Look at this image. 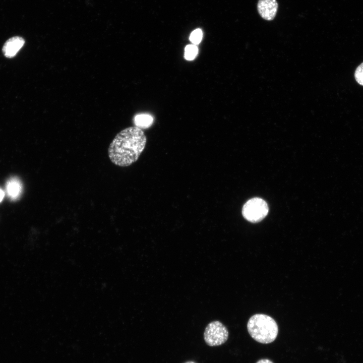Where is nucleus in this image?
Returning <instances> with one entry per match:
<instances>
[{"instance_id": "f8f14e48", "label": "nucleus", "mask_w": 363, "mask_h": 363, "mask_svg": "<svg viewBox=\"0 0 363 363\" xmlns=\"http://www.w3.org/2000/svg\"><path fill=\"white\" fill-rule=\"evenodd\" d=\"M256 363H273L271 360L268 359H261L258 360Z\"/></svg>"}, {"instance_id": "0eeeda50", "label": "nucleus", "mask_w": 363, "mask_h": 363, "mask_svg": "<svg viewBox=\"0 0 363 363\" xmlns=\"http://www.w3.org/2000/svg\"><path fill=\"white\" fill-rule=\"evenodd\" d=\"M8 196L12 200H16L20 197L22 191V185L20 179L12 177L6 184Z\"/></svg>"}, {"instance_id": "9b49d317", "label": "nucleus", "mask_w": 363, "mask_h": 363, "mask_svg": "<svg viewBox=\"0 0 363 363\" xmlns=\"http://www.w3.org/2000/svg\"><path fill=\"white\" fill-rule=\"evenodd\" d=\"M354 77L356 82L363 86V63L359 65L354 73Z\"/></svg>"}, {"instance_id": "39448f33", "label": "nucleus", "mask_w": 363, "mask_h": 363, "mask_svg": "<svg viewBox=\"0 0 363 363\" xmlns=\"http://www.w3.org/2000/svg\"><path fill=\"white\" fill-rule=\"evenodd\" d=\"M278 8L276 0H259L257 4V10L260 16L267 21H271L275 18Z\"/></svg>"}, {"instance_id": "7ed1b4c3", "label": "nucleus", "mask_w": 363, "mask_h": 363, "mask_svg": "<svg viewBox=\"0 0 363 363\" xmlns=\"http://www.w3.org/2000/svg\"><path fill=\"white\" fill-rule=\"evenodd\" d=\"M269 208L267 203L260 198H253L243 206L242 214L248 221L257 223L262 220L267 215Z\"/></svg>"}, {"instance_id": "f257e3e1", "label": "nucleus", "mask_w": 363, "mask_h": 363, "mask_svg": "<svg viewBox=\"0 0 363 363\" xmlns=\"http://www.w3.org/2000/svg\"><path fill=\"white\" fill-rule=\"evenodd\" d=\"M146 143V137L141 129L127 128L119 132L110 144L109 158L117 166H129L138 159Z\"/></svg>"}, {"instance_id": "423d86ee", "label": "nucleus", "mask_w": 363, "mask_h": 363, "mask_svg": "<svg viewBox=\"0 0 363 363\" xmlns=\"http://www.w3.org/2000/svg\"><path fill=\"white\" fill-rule=\"evenodd\" d=\"M25 40L20 36H14L9 38L5 43L2 51L4 55L8 58L14 57L23 46Z\"/></svg>"}, {"instance_id": "f03ea898", "label": "nucleus", "mask_w": 363, "mask_h": 363, "mask_svg": "<svg viewBox=\"0 0 363 363\" xmlns=\"http://www.w3.org/2000/svg\"><path fill=\"white\" fill-rule=\"evenodd\" d=\"M247 329L254 340L264 344L274 341L278 333L275 321L271 317L262 314H255L250 318Z\"/></svg>"}, {"instance_id": "9d476101", "label": "nucleus", "mask_w": 363, "mask_h": 363, "mask_svg": "<svg viewBox=\"0 0 363 363\" xmlns=\"http://www.w3.org/2000/svg\"><path fill=\"white\" fill-rule=\"evenodd\" d=\"M202 36L203 33L202 30L200 29H197L192 32L190 39L193 44H198L201 42Z\"/></svg>"}, {"instance_id": "6e6552de", "label": "nucleus", "mask_w": 363, "mask_h": 363, "mask_svg": "<svg viewBox=\"0 0 363 363\" xmlns=\"http://www.w3.org/2000/svg\"><path fill=\"white\" fill-rule=\"evenodd\" d=\"M153 117L149 114H141L135 116L134 123L136 127L140 129L149 128L153 123Z\"/></svg>"}, {"instance_id": "20e7f679", "label": "nucleus", "mask_w": 363, "mask_h": 363, "mask_svg": "<svg viewBox=\"0 0 363 363\" xmlns=\"http://www.w3.org/2000/svg\"><path fill=\"white\" fill-rule=\"evenodd\" d=\"M228 331L220 322L214 321L208 324L205 328L204 338L206 343L211 346H218L227 340Z\"/></svg>"}, {"instance_id": "4468645a", "label": "nucleus", "mask_w": 363, "mask_h": 363, "mask_svg": "<svg viewBox=\"0 0 363 363\" xmlns=\"http://www.w3.org/2000/svg\"><path fill=\"white\" fill-rule=\"evenodd\" d=\"M185 363H196V362H194V361H190L186 362H185Z\"/></svg>"}, {"instance_id": "ddd939ff", "label": "nucleus", "mask_w": 363, "mask_h": 363, "mask_svg": "<svg viewBox=\"0 0 363 363\" xmlns=\"http://www.w3.org/2000/svg\"><path fill=\"white\" fill-rule=\"evenodd\" d=\"M5 196L4 192L0 189V203L2 201Z\"/></svg>"}, {"instance_id": "1a4fd4ad", "label": "nucleus", "mask_w": 363, "mask_h": 363, "mask_svg": "<svg viewBox=\"0 0 363 363\" xmlns=\"http://www.w3.org/2000/svg\"><path fill=\"white\" fill-rule=\"evenodd\" d=\"M198 48L195 45H188L185 49V58L189 60L194 59L198 54Z\"/></svg>"}]
</instances>
